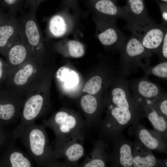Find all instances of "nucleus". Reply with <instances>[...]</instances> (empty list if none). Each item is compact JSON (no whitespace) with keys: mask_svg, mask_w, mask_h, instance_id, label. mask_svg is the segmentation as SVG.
Here are the masks:
<instances>
[{"mask_svg":"<svg viewBox=\"0 0 167 167\" xmlns=\"http://www.w3.org/2000/svg\"><path fill=\"white\" fill-rule=\"evenodd\" d=\"M113 84L108 112L99 126L101 133L107 135L122 131L144 117L142 109L130 90L126 77L118 74Z\"/></svg>","mask_w":167,"mask_h":167,"instance_id":"1","label":"nucleus"},{"mask_svg":"<svg viewBox=\"0 0 167 167\" xmlns=\"http://www.w3.org/2000/svg\"><path fill=\"white\" fill-rule=\"evenodd\" d=\"M44 62L31 56L21 65L8 72L5 87L25 98L44 80Z\"/></svg>","mask_w":167,"mask_h":167,"instance_id":"2","label":"nucleus"},{"mask_svg":"<svg viewBox=\"0 0 167 167\" xmlns=\"http://www.w3.org/2000/svg\"><path fill=\"white\" fill-rule=\"evenodd\" d=\"M44 126L35 122L28 125L19 138L30 156L40 166H53L57 164L49 144Z\"/></svg>","mask_w":167,"mask_h":167,"instance_id":"3","label":"nucleus"},{"mask_svg":"<svg viewBox=\"0 0 167 167\" xmlns=\"http://www.w3.org/2000/svg\"><path fill=\"white\" fill-rule=\"evenodd\" d=\"M126 28L141 41L152 55L158 54L165 33L167 26L157 24L150 18H136L130 15Z\"/></svg>","mask_w":167,"mask_h":167,"instance_id":"4","label":"nucleus"},{"mask_svg":"<svg viewBox=\"0 0 167 167\" xmlns=\"http://www.w3.org/2000/svg\"><path fill=\"white\" fill-rule=\"evenodd\" d=\"M36 13L29 11L17 19L19 25V34L31 55L45 61L47 55V40L43 36Z\"/></svg>","mask_w":167,"mask_h":167,"instance_id":"5","label":"nucleus"},{"mask_svg":"<svg viewBox=\"0 0 167 167\" xmlns=\"http://www.w3.org/2000/svg\"><path fill=\"white\" fill-rule=\"evenodd\" d=\"M118 50L120 56L118 71L126 77L136 72L139 68L142 69L145 65L142 60L153 55L133 35L126 37Z\"/></svg>","mask_w":167,"mask_h":167,"instance_id":"6","label":"nucleus"},{"mask_svg":"<svg viewBox=\"0 0 167 167\" xmlns=\"http://www.w3.org/2000/svg\"><path fill=\"white\" fill-rule=\"evenodd\" d=\"M44 80L32 92L24 98L19 125L13 131L11 138L15 141L25 128L41 117L44 114L47 101L45 95Z\"/></svg>","mask_w":167,"mask_h":167,"instance_id":"7","label":"nucleus"},{"mask_svg":"<svg viewBox=\"0 0 167 167\" xmlns=\"http://www.w3.org/2000/svg\"><path fill=\"white\" fill-rule=\"evenodd\" d=\"M44 122L45 127L53 130L56 140L83 135L84 123L81 118L64 111H58Z\"/></svg>","mask_w":167,"mask_h":167,"instance_id":"8","label":"nucleus"},{"mask_svg":"<svg viewBox=\"0 0 167 167\" xmlns=\"http://www.w3.org/2000/svg\"><path fill=\"white\" fill-rule=\"evenodd\" d=\"M79 18L65 8L47 18L45 31L46 39L66 37L73 33L77 28Z\"/></svg>","mask_w":167,"mask_h":167,"instance_id":"9","label":"nucleus"},{"mask_svg":"<svg viewBox=\"0 0 167 167\" xmlns=\"http://www.w3.org/2000/svg\"><path fill=\"white\" fill-rule=\"evenodd\" d=\"M95 36L104 46L118 50L126 37L118 28L116 19L93 14Z\"/></svg>","mask_w":167,"mask_h":167,"instance_id":"10","label":"nucleus"},{"mask_svg":"<svg viewBox=\"0 0 167 167\" xmlns=\"http://www.w3.org/2000/svg\"><path fill=\"white\" fill-rule=\"evenodd\" d=\"M103 138L112 143V151L109 153L108 160L111 166L133 167V142L126 139L122 131Z\"/></svg>","mask_w":167,"mask_h":167,"instance_id":"11","label":"nucleus"},{"mask_svg":"<svg viewBox=\"0 0 167 167\" xmlns=\"http://www.w3.org/2000/svg\"><path fill=\"white\" fill-rule=\"evenodd\" d=\"M82 136L80 135L54 141L53 153L57 163V160L60 158L64 159L66 163L71 165L75 164L79 161L84 152Z\"/></svg>","mask_w":167,"mask_h":167,"instance_id":"12","label":"nucleus"},{"mask_svg":"<svg viewBox=\"0 0 167 167\" xmlns=\"http://www.w3.org/2000/svg\"><path fill=\"white\" fill-rule=\"evenodd\" d=\"M128 133L149 149L167 153V139L155 130L149 129L138 122L131 125Z\"/></svg>","mask_w":167,"mask_h":167,"instance_id":"13","label":"nucleus"},{"mask_svg":"<svg viewBox=\"0 0 167 167\" xmlns=\"http://www.w3.org/2000/svg\"><path fill=\"white\" fill-rule=\"evenodd\" d=\"M24 99L5 87L0 88V122L2 125L20 117Z\"/></svg>","mask_w":167,"mask_h":167,"instance_id":"14","label":"nucleus"},{"mask_svg":"<svg viewBox=\"0 0 167 167\" xmlns=\"http://www.w3.org/2000/svg\"><path fill=\"white\" fill-rule=\"evenodd\" d=\"M128 86L138 103L142 101H152L165 92L157 84L146 76L128 81Z\"/></svg>","mask_w":167,"mask_h":167,"instance_id":"15","label":"nucleus"},{"mask_svg":"<svg viewBox=\"0 0 167 167\" xmlns=\"http://www.w3.org/2000/svg\"><path fill=\"white\" fill-rule=\"evenodd\" d=\"M88 4L93 14L126 21L130 16L126 6H120L113 0H89Z\"/></svg>","mask_w":167,"mask_h":167,"instance_id":"16","label":"nucleus"},{"mask_svg":"<svg viewBox=\"0 0 167 167\" xmlns=\"http://www.w3.org/2000/svg\"><path fill=\"white\" fill-rule=\"evenodd\" d=\"M132 163L133 167H167V159H157L152 151L135 139L133 142Z\"/></svg>","mask_w":167,"mask_h":167,"instance_id":"17","label":"nucleus"},{"mask_svg":"<svg viewBox=\"0 0 167 167\" xmlns=\"http://www.w3.org/2000/svg\"><path fill=\"white\" fill-rule=\"evenodd\" d=\"M19 32L18 19L15 17L9 15L0 25V53L4 57L9 48L19 37Z\"/></svg>","mask_w":167,"mask_h":167,"instance_id":"18","label":"nucleus"},{"mask_svg":"<svg viewBox=\"0 0 167 167\" xmlns=\"http://www.w3.org/2000/svg\"><path fill=\"white\" fill-rule=\"evenodd\" d=\"M31 56L19 35V38L8 49L5 57L7 72L21 65Z\"/></svg>","mask_w":167,"mask_h":167,"instance_id":"19","label":"nucleus"},{"mask_svg":"<svg viewBox=\"0 0 167 167\" xmlns=\"http://www.w3.org/2000/svg\"><path fill=\"white\" fill-rule=\"evenodd\" d=\"M143 109L144 117L148 119L155 130L167 139V119L162 115L148 100L138 103Z\"/></svg>","mask_w":167,"mask_h":167,"instance_id":"20","label":"nucleus"},{"mask_svg":"<svg viewBox=\"0 0 167 167\" xmlns=\"http://www.w3.org/2000/svg\"><path fill=\"white\" fill-rule=\"evenodd\" d=\"M33 166L31 159L17 148L11 146L0 160V167H30Z\"/></svg>","mask_w":167,"mask_h":167,"instance_id":"21","label":"nucleus"},{"mask_svg":"<svg viewBox=\"0 0 167 167\" xmlns=\"http://www.w3.org/2000/svg\"><path fill=\"white\" fill-rule=\"evenodd\" d=\"M108 146L104 139H99L95 143L90 157L83 165L85 167H107L109 160Z\"/></svg>","mask_w":167,"mask_h":167,"instance_id":"22","label":"nucleus"},{"mask_svg":"<svg viewBox=\"0 0 167 167\" xmlns=\"http://www.w3.org/2000/svg\"><path fill=\"white\" fill-rule=\"evenodd\" d=\"M130 15L136 18H150L144 0H125Z\"/></svg>","mask_w":167,"mask_h":167,"instance_id":"23","label":"nucleus"},{"mask_svg":"<svg viewBox=\"0 0 167 167\" xmlns=\"http://www.w3.org/2000/svg\"><path fill=\"white\" fill-rule=\"evenodd\" d=\"M142 69L146 75H152L163 80H167V61L161 62L153 66L145 64Z\"/></svg>","mask_w":167,"mask_h":167,"instance_id":"24","label":"nucleus"},{"mask_svg":"<svg viewBox=\"0 0 167 167\" xmlns=\"http://www.w3.org/2000/svg\"><path fill=\"white\" fill-rule=\"evenodd\" d=\"M62 40L66 45L68 53L71 57L75 58L82 57L85 53L83 44L79 41L75 39H68L65 37Z\"/></svg>","mask_w":167,"mask_h":167,"instance_id":"25","label":"nucleus"},{"mask_svg":"<svg viewBox=\"0 0 167 167\" xmlns=\"http://www.w3.org/2000/svg\"><path fill=\"white\" fill-rule=\"evenodd\" d=\"M80 105L83 111L90 115L96 113L98 109L99 104L96 98L90 94L82 97Z\"/></svg>","mask_w":167,"mask_h":167,"instance_id":"26","label":"nucleus"},{"mask_svg":"<svg viewBox=\"0 0 167 167\" xmlns=\"http://www.w3.org/2000/svg\"><path fill=\"white\" fill-rule=\"evenodd\" d=\"M103 84V79L101 76H94L86 83L84 86V90L90 94H96L101 90Z\"/></svg>","mask_w":167,"mask_h":167,"instance_id":"27","label":"nucleus"},{"mask_svg":"<svg viewBox=\"0 0 167 167\" xmlns=\"http://www.w3.org/2000/svg\"><path fill=\"white\" fill-rule=\"evenodd\" d=\"M156 109L167 119V95L163 94L152 101H149Z\"/></svg>","mask_w":167,"mask_h":167,"instance_id":"28","label":"nucleus"},{"mask_svg":"<svg viewBox=\"0 0 167 167\" xmlns=\"http://www.w3.org/2000/svg\"><path fill=\"white\" fill-rule=\"evenodd\" d=\"M61 7L69 9L79 19L85 16L83 11L79 8L78 0H61Z\"/></svg>","mask_w":167,"mask_h":167,"instance_id":"29","label":"nucleus"},{"mask_svg":"<svg viewBox=\"0 0 167 167\" xmlns=\"http://www.w3.org/2000/svg\"><path fill=\"white\" fill-rule=\"evenodd\" d=\"M8 11V14L15 17L23 5V0H2V4Z\"/></svg>","mask_w":167,"mask_h":167,"instance_id":"30","label":"nucleus"},{"mask_svg":"<svg viewBox=\"0 0 167 167\" xmlns=\"http://www.w3.org/2000/svg\"><path fill=\"white\" fill-rule=\"evenodd\" d=\"M158 54L160 62L167 61V32L165 35Z\"/></svg>","mask_w":167,"mask_h":167,"instance_id":"31","label":"nucleus"},{"mask_svg":"<svg viewBox=\"0 0 167 167\" xmlns=\"http://www.w3.org/2000/svg\"><path fill=\"white\" fill-rule=\"evenodd\" d=\"M45 0H23V5L29 11L36 12L40 4Z\"/></svg>","mask_w":167,"mask_h":167,"instance_id":"32","label":"nucleus"},{"mask_svg":"<svg viewBox=\"0 0 167 167\" xmlns=\"http://www.w3.org/2000/svg\"><path fill=\"white\" fill-rule=\"evenodd\" d=\"M7 71L8 68L6 61L0 58V88L4 83Z\"/></svg>","mask_w":167,"mask_h":167,"instance_id":"33","label":"nucleus"},{"mask_svg":"<svg viewBox=\"0 0 167 167\" xmlns=\"http://www.w3.org/2000/svg\"><path fill=\"white\" fill-rule=\"evenodd\" d=\"M161 12L162 20L161 24L167 26V3L161 1L158 2Z\"/></svg>","mask_w":167,"mask_h":167,"instance_id":"34","label":"nucleus"},{"mask_svg":"<svg viewBox=\"0 0 167 167\" xmlns=\"http://www.w3.org/2000/svg\"><path fill=\"white\" fill-rule=\"evenodd\" d=\"M9 16L8 14L5 13L0 10V25L7 19Z\"/></svg>","mask_w":167,"mask_h":167,"instance_id":"35","label":"nucleus"},{"mask_svg":"<svg viewBox=\"0 0 167 167\" xmlns=\"http://www.w3.org/2000/svg\"><path fill=\"white\" fill-rule=\"evenodd\" d=\"M6 137V135L3 131H0V147L4 142Z\"/></svg>","mask_w":167,"mask_h":167,"instance_id":"36","label":"nucleus"},{"mask_svg":"<svg viewBox=\"0 0 167 167\" xmlns=\"http://www.w3.org/2000/svg\"><path fill=\"white\" fill-rule=\"evenodd\" d=\"M2 125L0 122V131H3V129H2Z\"/></svg>","mask_w":167,"mask_h":167,"instance_id":"37","label":"nucleus"},{"mask_svg":"<svg viewBox=\"0 0 167 167\" xmlns=\"http://www.w3.org/2000/svg\"><path fill=\"white\" fill-rule=\"evenodd\" d=\"M159 0L161 2L167 3V0Z\"/></svg>","mask_w":167,"mask_h":167,"instance_id":"38","label":"nucleus"},{"mask_svg":"<svg viewBox=\"0 0 167 167\" xmlns=\"http://www.w3.org/2000/svg\"><path fill=\"white\" fill-rule=\"evenodd\" d=\"M2 0H0V5L2 4Z\"/></svg>","mask_w":167,"mask_h":167,"instance_id":"39","label":"nucleus"},{"mask_svg":"<svg viewBox=\"0 0 167 167\" xmlns=\"http://www.w3.org/2000/svg\"><path fill=\"white\" fill-rule=\"evenodd\" d=\"M113 0L114 1H116V2L117 1V0Z\"/></svg>","mask_w":167,"mask_h":167,"instance_id":"40","label":"nucleus"}]
</instances>
